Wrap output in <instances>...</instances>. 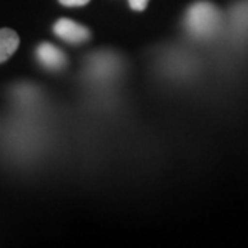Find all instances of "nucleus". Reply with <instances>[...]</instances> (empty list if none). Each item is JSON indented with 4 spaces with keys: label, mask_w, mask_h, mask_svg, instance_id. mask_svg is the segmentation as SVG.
I'll return each mask as SVG.
<instances>
[{
    "label": "nucleus",
    "mask_w": 248,
    "mask_h": 248,
    "mask_svg": "<svg viewBox=\"0 0 248 248\" xmlns=\"http://www.w3.org/2000/svg\"><path fill=\"white\" fill-rule=\"evenodd\" d=\"M221 11L210 1H196L186 13V28L197 39H210L221 28Z\"/></svg>",
    "instance_id": "f257e3e1"
},
{
    "label": "nucleus",
    "mask_w": 248,
    "mask_h": 248,
    "mask_svg": "<svg viewBox=\"0 0 248 248\" xmlns=\"http://www.w3.org/2000/svg\"><path fill=\"white\" fill-rule=\"evenodd\" d=\"M54 33L71 45H81L87 42L91 36L87 28L68 18H61L54 24Z\"/></svg>",
    "instance_id": "f03ea898"
},
{
    "label": "nucleus",
    "mask_w": 248,
    "mask_h": 248,
    "mask_svg": "<svg viewBox=\"0 0 248 248\" xmlns=\"http://www.w3.org/2000/svg\"><path fill=\"white\" fill-rule=\"evenodd\" d=\"M36 58L48 71H61L66 65V57L51 43H42L36 48Z\"/></svg>",
    "instance_id": "7ed1b4c3"
},
{
    "label": "nucleus",
    "mask_w": 248,
    "mask_h": 248,
    "mask_svg": "<svg viewBox=\"0 0 248 248\" xmlns=\"http://www.w3.org/2000/svg\"><path fill=\"white\" fill-rule=\"evenodd\" d=\"M117 69L119 61L112 54H97L91 60V71L98 78H109L110 75L113 76Z\"/></svg>",
    "instance_id": "20e7f679"
},
{
    "label": "nucleus",
    "mask_w": 248,
    "mask_h": 248,
    "mask_svg": "<svg viewBox=\"0 0 248 248\" xmlns=\"http://www.w3.org/2000/svg\"><path fill=\"white\" fill-rule=\"evenodd\" d=\"M19 46V36L16 31L3 28L0 29V63L6 62L17 51Z\"/></svg>",
    "instance_id": "39448f33"
},
{
    "label": "nucleus",
    "mask_w": 248,
    "mask_h": 248,
    "mask_svg": "<svg viewBox=\"0 0 248 248\" xmlns=\"http://www.w3.org/2000/svg\"><path fill=\"white\" fill-rule=\"evenodd\" d=\"M232 18L240 31L248 32V1H241L232 10Z\"/></svg>",
    "instance_id": "423d86ee"
},
{
    "label": "nucleus",
    "mask_w": 248,
    "mask_h": 248,
    "mask_svg": "<svg viewBox=\"0 0 248 248\" xmlns=\"http://www.w3.org/2000/svg\"><path fill=\"white\" fill-rule=\"evenodd\" d=\"M128 3H130V7L135 11H143L148 7L149 0H128Z\"/></svg>",
    "instance_id": "0eeeda50"
},
{
    "label": "nucleus",
    "mask_w": 248,
    "mask_h": 248,
    "mask_svg": "<svg viewBox=\"0 0 248 248\" xmlns=\"http://www.w3.org/2000/svg\"><path fill=\"white\" fill-rule=\"evenodd\" d=\"M62 6L66 7H80V6H86L87 3H90V0H58Z\"/></svg>",
    "instance_id": "6e6552de"
}]
</instances>
